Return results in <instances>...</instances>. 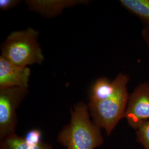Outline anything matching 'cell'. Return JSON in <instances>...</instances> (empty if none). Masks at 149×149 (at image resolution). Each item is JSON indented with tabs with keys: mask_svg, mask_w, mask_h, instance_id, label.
Returning <instances> with one entry per match:
<instances>
[{
	"mask_svg": "<svg viewBox=\"0 0 149 149\" xmlns=\"http://www.w3.org/2000/svg\"><path fill=\"white\" fill-rule=\"evenodd\" d=\"M58 141L67 149H94L103 144L101 128L91 120L85 103H79L71 110L70 122L61 130Z\"/></svg>",
	"mask_w": 149,
	"mask_h": 149,
	"instance_id": "cell-1",
	"label": "cell"
},
{
	"mask_svg": "<svg viewBox=\"0 0 149 149\" xmlns=\"http://www.w3.org/2000/svg\"><path fill=\"white\" fill-rule=\"evenodd\" d=\"M128 82V76L122 74L120 84L113 93L89 103L88 108L93 122L100 128L104 129L108 135L125 117L129 97Z\"/></svg>",
	"mask_w": 149,
	"mask_h": 149,
	"instance_id": "cell-2",
	"label": "cell"
},
{
	"mask_svg": "<svg viewBox=\"0 0 149 149\" xmlns=\"http://www.w3.org/2000/svg\"><path fill=\"white\" fill-rule=\"evenodd\" d=\"M39 33L32 28L11 33L1 47V56L20 67L41 64L42 50L38 43Z\"/></svg>",
	"mask_w": 149,
	"mask_h": 149,
	"instance_id": "cell-3",
	"label": "cell"
},
{
	"mask_svg": "<svg viewBox=\"0 0 149 149\" xmlns=\"http://www.w3.org/2000/svg\"><path fill=\"white\" fill-rule=\"evenodd\" d=\"M28 89L12 87L0 89V139L16 134V109L27 95Z\"/></svg>",
	"mask_w": 149,
	"mask_h": 149,
	"instance_id": "cell-4",
	"label": "cell"
},
{
	"mask_svg": "<svg viewBox=\"0 0 149 149\" xmlns=\"http://www.w3.org/2000/svg\"><path fill=\"white\" fill-rule=\"evenodd\" d=\"M124 118L135 130L141 123L149 120V82L137 86L129 95Z\"/></svg>",
	"mask_w": 149,
	"mask_h": 149,
	"instance_id": "cell-5",
	"label": "cell"
},
{
	"mask_svg": "<svg viewBox=\"0 0 149 149\" xmlns=\"http://www.w3.org/2000/svg\"><path fill=\"white\" fill-rule=\"evenodd\" d=\"M31 70L20 67L0 56V89L20 87L28 89Z\"/></svg>",
	"mask_w": 149,
	"mask_h": 149,
	"instance_id": "cell-6",
	"label": "cell"
},
{
	"mask_svg": "<svg viewBox=\"0 0 149 149\" xmlns=\"http://www.w3.org/2000/svg\"><path fill=\"white\" fill-rule=\"evenodd\" d=\"M26 2L31 10L37 12L46 17H53L59 15L65 8L83 3L84 2H85L87 1L72 0H32L27 1Z\"/></svg>",
	"mask_w": 149,
	"mask_h": 149,
	"instance_id": "cell-7",
	"label": "cell"
},
{
	"mask_svg": "<svg viewBox=\"0 0 149 149\" xmlns=\"http://www.w3.org/2000/svg\"><path fill=\"white\" fill-rule=\"evenodd\" d=\"M1 149H53L50 146L44 143L37 145L27 143L23 137L16 134L1 140Z\"/></svg>",
	"mask_w": 149,
	"mask_h": 149,
	"instance_id": "cell-8",
	"label": "cell"
},
{
	"mask_svg": "<svg viewBox=\"0 0 149 149\" xmlns=\"http://www.w3.org/2000/svg\"><path fill=\"white\" fill-rule=\"evenodd\" d=\"M120 4L142 21L149 27V0H120Z\"/></svg>",
	"mask_w": 149,
	"mask_h": 149,
	"instance_id": "cell-9",
	"label": "cell"
},
{
	"mask_svg": "<svg viewBox=\"0 0 149 149\" xmlns=\"http://www.w3.org/2000/svg\"><path fill=\"white\" fill-rule=\"evenodd\" d=\"M136 131L139 141L145 149H149V120L141 123Z\"/></svg>",
	"mask_w": 149,
	"mask_h": 149,
	"instance_id": "cell-10",
	"label": "cell"
},
{
	"mask_svg": "<svg viewBox=\"0 0 149 149\" xmlns=\"http://www.w3.org/2000/svg\"><path fill=\"white\" fill-rule=\"evenodd\" d=\"M23 138L28 144L37 145L42 143V133L40 130L33 129L28 131Z\"/></svg>",
	"mask_w": 149,
	"mask_h": 149,
	"instance_id": "cell-11",
	"label": "cell"
},
{
	"mask_svg": "<svg viewBox=\"0 0 149 149\" xmlns=\"http://www.w3.org/2000/svg\"><path fill=\"white\" fill-rule=\"evenodd\" d=\"M21 1L18 0H1L0 8L2 10H8L15 7Z\"/></svg>",
	"mask_w": 149,
	"mask_h": 149,
	"instance_id": "cell-12",
	"label": "cell"
},
{
	"mask_svg": "<svg viewBox=\"0 0 149 149\" xmlns=\"http://www.w3.org/2000/svg\"><path fill=\"white\" fill-rule=\"evenodd\" d=\"M143 36L144 38V40L146 43L148 45V47L149 49V27L145 28L143 32Z\"/></svg>",
	"mask_w": 149,
	"mask_h": 149,
	"instance_id": "cell-13",
	"label": "cell"
}]
</instances>
